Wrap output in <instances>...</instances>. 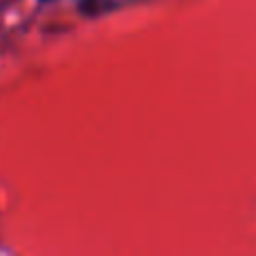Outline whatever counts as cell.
Segmentation results:
<instances>
[{
	"instance_id": "1",
	"label": "cell",
	"mask_w": 256,
	"mask_h": 256,
	"mask_svg": "<svg viewBox=\"0 0 256 256\" xmlns=\"http://www.w3.org/2000/svg\"><path fill=\"white\" fill-rule=\"evenodd\" d=\"M117 0H74L76 9H79L84 16L88 18H94V16H102V14H106L108 9L115 7Z\"/></svg>"
}]
</instances>
